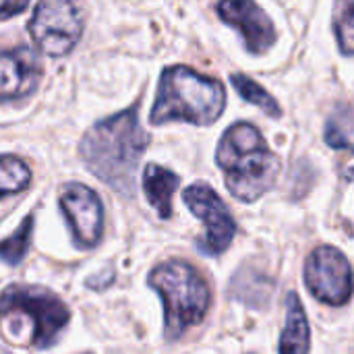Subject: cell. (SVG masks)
Wrapping results in <instances>:
<instances>
[{"label": "cell", "mask_w": 354, "mask_h": 354, "mask_svg": "<svg viewBox=\"0 0 354 354\" xmlns=\"http://www.w3.org/2000/svg\"><path fill=\"white\" fill-rule=\"evenodd\" d=\"M58 203L71 228L73 243L79 249L97 247L104 230V205L97 193L85 185L71 183L60 191Z\"/></svg>", "instance_id": "9"}, {"label": "cell", "mask_w": 354, "mask_h": 354, "mask_svg": "<svg viewBox=\"0 0 354 354\" xmlns=\"http://www.w3.org/2000/svg\"><path fill=\"white\" fill-rule=\"evenodd\" d=\"M324 139L334 149L354 151V110L351 106H338L328 116Z\"/></svg>", "instance_id": "14"}, {"label": "cell", "mask_w": 354, "mask_h": 354, "mask_svg": "<svg viewBox=\"0 0 354 354\" xmlns=\"http://www.w3.org/2000/svg\"><path fill=\"white\" fill-rule=\"evenodd\" d=\"M334 31L342 54L354 56V0L336 4Z\"/></svg>", "instance_id": "18"}, {"label": "cell", "mask_w": 354, "mask_h": 354, "mask_svg": "<svg viewBox=\"0 0 354 354\" xmlns=\"http://www.w3.org/2000/svg\"><path fill=\"white\" fill-rule=\"evenodd\" d=\"M141 185L149 205L162 220H168L172 216V197L180 185V178L160 164H147L141 176Z\"/></svg>", "instance_id": "12"}, {"label": "cell", "mask_w": 354, "mask_h": 354, "mask_svg": "<svg viewBox=\"0 0 354 354\" xmlns=\"http://www.w3.org/2000/svg\"><path fill=\"white\" fill-rule=\"evenodd\" d=\"M0 313L2 336L6 342L39 351L54 346L71 319L68 307L54 292L25 284L4 288Z\"/></svg>", "instance_id": "3"}, {"label": "cell", "mask_w": 354, "mask_h": 354, "mask_svg": "<svg viewBox=\"0 0 354 354\" xmlns=\"http://www.w3.org/2000/svg\"><path fill=\"white\" fill-rule=\"evenodd\" d=\"M33 44L48 56L68 54L83 33V10L73 2L44 0L37 2L27 23Z\"/></svg>", "instance_id": "6"}, {"label": "cell", "mask_w": 354, "mask_h": 354, "mask_svg": "<svg viewBox=\"0 0 354 354\" xmlns=\"http://www.w3.org/2000/svg\"><path fill=\"white\" fill-rule=\"evenodd\" d=\"M218 15L224 23L234 27L251 54L270 50L278 35L270 15L251 0H226L218 4Z\"/></svg>", "instance_id": "10"}, {"label": "cell", "mask_w": 354, "mask_h": 354, "mask_svg": "<svg viewBox=\"0 0 354 354\" xmlns=\"http://www.w3.org/2000/svg\"><path fill=\"white\" fill-rule=\"evenodd\" d=\"M31 183V170L29 166L12 156V153H4L0 158V195L8 197L12 193H21L29 187Z\"/></svg>", "instance_id": "16"}, {"label": "cell", "mask_w": 354, "mask_h": 354, "mask_svg": "<svg viewBox=\"0 0 354 354\" xmlns=\"http://www.w3.org/2000/svg\"><path fill=\"white\" fill-rule=\"evenodd\" d=\"M149 143L135 108L95 122L81 139L79 153L87 170L124 197L133 195L137 164Z\"/></svg>", "instance_id": "1"}, {"label": "cell", "mask_w": 354, "mask_h": 354, "mask_svg": "<svg viewBox=\"0 0 354 354\" xmlns=\"http://www.w3.org/2000/svg\"><path fill=\"white\" fill-rule=\"evenodd\" d=\"M305 284L317 301L346 305L354 292L353 266L336 247H319L305 261Z\"/></svg>", "instance_id": "8"}, {"label": "cell", "mask_w": 354, "mask_h": 354, "mask_svg": "<svg viewBox=\"0 0 354 354\" xmlns=\"http://www.w3.org/2000/svg\"><path fill=\"white\" fill-rule=\"evenodd\" d=\"M183 201L189 212L203 222V236L197 241L199 251L209 257L222 255L232 245L236 234V222L226 203L205 183L187 187L183 191Z\"/></svg>", "instance_id": "7"}, {"label": "cell", "mask_w": 354, "mask_h": 354, "mask_svg": "<svg viewBox=\"0 0 354 354\" xmlns=\"http://www.w3.org/2000/svg\"><path fill=\"white\" fill-rule=\"evenodd\" d=\"M2 354H10V353H8V351H2Z\"/></svg>", "instance_id": "20"}, {"label": "cell", "mask_w": 354, "mask_h": 354, "mask_svg": "<svg viewBox=\"0 0 354 354\" xmlns=\"http://www.w3.org/2000/svg\"><path fill=\"white\" fill-rule=\"evenodd\" d=\"M41 77V62L29 46L8 48L0 56V97L21 100L35 91Z\"/></svg>", "instance_id": "11"}, {"label": "cell", "mask_w": 354, "mask_h": 354, "mask_svg": "<svg viewBox=\"0 0 354 354\" xmlns=\"http://www.w3.org/2000/svg\"><path fill=\"white\" fill-rule=\"evenodd\" d=\"M311 348V330L307 313L297 292L286 297V322L280 336V354H309Z\"/></svg>", "instance_id": "13"}, {"label": "cell", "mask_w": 354, "mask_h": 354, "mask_svg": "<svg viewBox=\"0 0 354 354\" xmlns=\"http://www.w3.org/2000/svg\"><path fill=\"white\" fill-rule=\"evenodd\" d=\"M230 83H232V87L236 89V93H239L245 102L257 106L259 110H263V112H266L268 116H272V118H280V116H282V108H280V104L276 102V97H274L270 91H266V89H263L255 79H251L249 75L234 73V75H230Z\"/></svg>", "instance_id": "15"}, {"label": "cell", "mask_w": 354, "mask_h": 354, "mask_svg": "<svg viewBox=\"0 0 354 354\" xmlns=\"http://www.w3.org/2000/svg\"><path fill=\"white\" fill-rule=\"evenodd\" d=\"M216 162L226 178V189L243 203L263 197L274 187L282 168L280 158L251 122H236L222 135Z\"/></svg>", "instance_id": "2"}, {"label": "cell", "mask_w": 354, "mask_h": 354, "mask_svg": "<svg viewBox=\"0 0 354 354\" xmlns=\"http://www.w3.org/2000/svg\"><path fill=\"white\" fill-rule=\"evenodd\" d=\"M226 108L224 85L189 66H168L160 75L156 102L149 112L153 127L166 122L214 124Z\"/></svg>", "instance_id": "4"}, {"label": "cell", "mask_w": 354, "mask_h": 354, "mask_svg": "<svg viewBox=\"0 0 354 354\" xmlns=\"http://www.w3.org/2000/svg\"><path fill=\"white\" fill-rule=\"evenodd\" d=\"M149 286L164 303V330L168 340H178L189 328L203 322L212 292L199 272L187 261L170 259L160 263L149 274Z\"/></svg>", "instance_id": "5"}, {"label": "cell", "mask_w": 354, "mask_h": 354, "mask_svg": "<svg viewBox=\"0 0 354 354\" xmlns=\"http://www.w3.org/2000/svg\"><path fill=\"white\" fill-rule=\"evenodd\" d=\"M33 216H27L19 228L8 236L4 239L2 247H0V255H2V261L8 263V266H17L23 261V257L27 255L29 251V245H31V232H33Z\"/></svg>", "instance_id": "17"}, {"label": "cell", "mask_w": 354, "mask_h": 354, "mask_svg": "<svg viewBox=\"0 0 354 354\" xmlns=\"http://www.w3.org/2000/svg\"><path fill=\"white\" fill-rule=\"evenodd\" d=\"M29 4L27 2H10V0H6L4 4H2V8H0V19H10L15 12H23L25 8H27Z\"/></svg>", "instance_id": "19"}]
</instances>
